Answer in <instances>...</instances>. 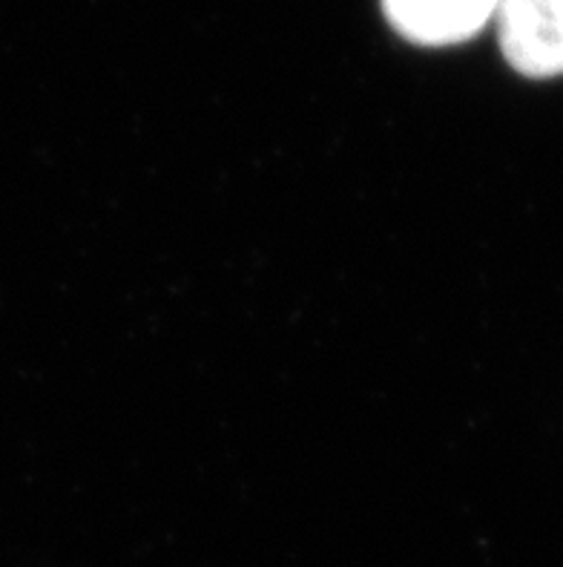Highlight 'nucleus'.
I'll use <instances>...</instances> for the list:
<instances>
[{
  "mask_svg": "<svg viewBox=\"0 0 563 567\" xmlns=\"http://www.w3.org/2000/svg\"><path fill=\"white\" fill-rule=\"evenodd\" d=\"M500 50L526 79L563 75V0H500Z\"/></svg>",
  "mask_w": 563,
  "mask_h": 567,
  "instance_id": "f257e3e1",
  "label": "nucleus"
},
{
  "mask_svg": "<svg viewBox=\"0 0 563 567\" xmlns=\"http://www.w3.org/2000/svg\"><path fill=\"white\" fill-rule=\"evenodd\" d=\"M500 0H383L385 18L414 43L469 41L498 14Z\"/></svg>",
  "mask_w": 563,
  "mask_h": 567,
  "instance_id": "f03ea898",
  "label": "nucleus"
}]
</instances>
